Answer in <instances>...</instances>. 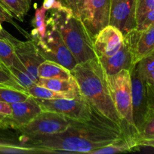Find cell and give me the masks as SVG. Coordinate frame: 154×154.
Returning a JSON list of instances; mask_svg holds the SVG:
<instances>
[{
    "mask_svg": "<svg viewBox=\"0 0 154 154\" xmlns=\"http://www.w3.org/2000/svg\"><path fill=\"white\" fill-rule=\"evenodd\" d=\"M68 120L66 130L23 140V145L36 148L39 153H90L123 136L129 126L125 122L118 124L93 108L89 120Z\"/></svg>",
    "mask_w": 154,
    "mask_h": 154,
    "instance_id": "1",
    "label": "cell"
},
{
    "mask_svg": "<svg viewBox=\"0 0 154 154\" xmlns=\"http://www.w3.org/2000/svg\"><path fill=\"white\" fill-rule=\"evenodd\" d=\"M71 74L78 83L81 96L93 109L118 124L123 123L111 99L107 75L97 57L78 63Z\"/></svg>",
    "mask_w": 154,
    "mask_h": 154,
    "instance_id": "2",
    "label": "cell"
},
{
    "mask_svg": "<svg viewBox=\"0 0 154 154\" xmlns=\"http://www.w3.org/2000/svg\"><path fill=\"white\" fill-rule=\"evenodd\" d=\"M48 11V25L58 31L78 63L97 57L93 49V38L81 19L64 5Z\"/></svg>",
    "mask_w": 154,
    "mask_h": 154,
    "instance_id": "3",
    "label": "cell"
},
{
    "mask_svg": "<svg viewBox=\"0 0 154 154\" xmlns=\"http://www.w3.org/2000/svg\"><path fill=\"white\" fill-rule=\"evenodd\" d=\"M107 81L111 99L120 118L123 122L135 127L132 117L130 71L123 69L115 75H107Z\"/></svg>",
    "mask_w": 154,
    "mask_h": 154,
    "instance_id": "4",
    "label": "cell"
},
{
    "mask_svg": "<svg viewBox=\"0 0 154 154\" xmlns=\"http://www.w3.org/2000/svg\"><path fill=\"white\" fill-rule=\"evenodd\" d=\"M38 51L45 60H51L72 70L78 64L76 59L54 27L48 26L45 35L33 38Z\"/></svg>",
    "mask_w": 154,
    "mask_h": 154,
    "instance_id": "5",
    "label": "cell"
},
{
    "mask_svg": "<svg viewBox=\"0 0 154 154\" xmlns=\"http://www.w3.org/2000/svg\"><path fill=\"white\" fill-rule=\"evenodd\" d=\"M69 126L68 118L52 111H42L32 120L20 126L17 130L21 133L23 140L42 135L59 133Z\"/></svg>",
    "mask_w": 154,
    "mask_h": 154,
    "instance_id": "6",
    "label": "cell"
},
{
    "mask_svg": "<svg viewBox=\"0 0 154 154\" xmlns=\"http://www.w3.org/2000/svg\"><path fill=\"white\" fill-rule=\"evenodd\" d=\"M35 99L42 111L57 113L71 120H89L93 111V108L81 96L72 99Z\"/></svg>",
    "mask_w": 154,
    "mask_h": 154,
    "instance_id": "7",
    "label": "cell"
},
{
    "mask_svg": "<svg viewBox=\"0 0 154 154\" xmlns=\"http://www.w3.org/2000/svg\"><path fill=\"white\" fill-rule=\"evenodd\" d=\"M111 0H89L81 20L92 38L101 29L109 25Z\"/></svg>",
    "mask_w": 154,
    "mask_h": 154,
    "instance_id": "8",
    "label": "cell"
},
{
    "mask_svg": "<svg viewBox=\"0 0 154 154\" xmlns=\"http://www.w3.org/2000/svg\"><path fill=\"white\" fill-rule=\"evenodd\" d=\"M109 25L125 35L136 29V0H111Z\"/></svg>",
    "mask_w": 154,
    "mask_h": 154,
    "instance_id": "9",
    "label": "cell"
},
{
    "mask_svg": "<svg viewBox=\"0 0 154 154\" xmlns=\"http://www.w3.org/2000/svg\"><path fill=\"white\" fill-rule=\"evenodd\" d=\"M132 79V105L134 124L138 132L141 130L150 108L147 96L146 83L138 75L135 66L130 69Z\"/></svg>",
    "mask_w": 154,
    "mask_h": 154,
    "instance_id": "10",
    "label": "cell"
},
{
    "mask_svg": "<svg viewBox=\"0 0 154 154\" xmlns=\"http://www.w3.org/2000/svg\"><path fill=\"white\" fill-rule=\"evenodd\" d=\"M10 38L13 42L17 57L25 68L27 75L37 84L38 81V69L39 65L45 60L38 51L34 41L21 42L11 35Z\"/></svg>",
    "mask_w": 154,
    "mask_h": 154,
    "instance_id": "11",
    "label": "cell"
},
{
    "mask_svg": "<svg viewBox=\"0 0 154 154\" xmlns=\"http://www.w3.org/2000/svg\"><path fill=\"white\" fill-rule=\"evenodd\" d=\"M124 35L117 27L108 25L93 38V49L97 58L111 57L123 45Z\"/></svg>",
    "mask_w": 154,
    "mask_h": 154,
    "instance_id": "12",
    "label": "cell"
},
{
    "mask_svg": "<svg viewBox=\"0 0 154 154\" xmlns=\"http://www.w3.org/2000/svg\"><path fill=\"white\" fill-rule=\"evenodd\" d=\"M132 54V65L154 51V24L143 31L133 29L124 35Z\"/></svg>",
    "mask_w": 154,
    "mask_h": 154,
    "instance_id": "13",
    "label": "cell"
},
{
    "mask_svg": "<svg viewBox=\"0 0 154 154\" xmlns=\"http://www.w3.org/2000/svg\"><path fill=\"white\" fill-rule=\"evenodd\" d=\"M12 114L10 115L12 129H17L32 120L42 111V108L34 97L29 96L22 102L11 104Z\"/></svg>",
    "mask_w": 154,
    "mask_h": 154,
    "instance_id": "14",
    "label": "cell"
},
{
    "mask_svg": "<svg viewBox=\"0 0 154 154\" xmlns=\"http://www.w3.org/2000/svg\"><path fill=\"white\" fill-rule=\"evenodd\" d=\"M107 75H113L121 70H130L132 67V58L130 48L124 38L123 45L118 51L111 57L98 58Z\"/></svg>",
    "mask_w": 154,
    "mask_h": 154,
    "instance_id": "15",
    "label": "cell"
},
{
    "mask_svg": "<svg viewBox=\"0 0 154 154\" xmlns=\"http://www.w3.org/2000/svg\"><path fill=\"white\" fill-rule=\"evenodd\" d=\"M138 132L136 128L132 126H127L125 133L118 139L115 140L111 144L100 147L96 150L92 151L91 154H110L117 153L129 152L138 148L135 135Z\"/></svg>",
    "mask_w": 154,
    "mask_h": 154,
    "instance_id": "16",
    "label": "cell"
},
{
    "mask_svg": "<svg viewBox=\"0 0 154 154\" xmlns=\"http://www.w3.org/2000/svg\"><path fill=\"white\" fill-rule=\"evenodd\" d=\"M0 65L5 70L7 68L14 66L26 74L25 68L17 57L10 35L5 31L0 34Z\"/></svg>",
    "mask_w": 154,
    "mask_h": 154,
    "instance_id": "17",
    "label": "cell"
},
{
    "mask_svg": "<svg viewBox=\"0 0 154 154\" xmlns=\"http://www.w3.org/2000/svg\"><path fill=\"white\" fill-rule=\"evenodd\" d=\"M37 84L56 92L73 93L81 95L79 87L76 80L72 77L69 79L62 78H38Z\"/></svg>",
    "mask_w": 154,
    "mask_h": 154,
    "instance_id": "18",
    "label": "cell"
},
{
    "mask_svg": "<svg viewBox=\"0 0 154 154\" xmlns=\"http://www.w3.org/2000/svg\"><path fill=\"white\" fill-rule=\"evenodd\" d=\"M38 78H72L71 71L62 65L51 60H45L38 69Z\"/></svg>",
    "mask_w": 154,
    "mask_h": 154,
    "instance_id": "19",
    "label": "cell"
},
{
    "mask_svg": "<svg viewBox=\"0 0 154 154\" xmlns=\"http://www.w3.org/2000/svg\"><path fill=\"white\" fill-rule=\"evenodd\" d=\"M30 96L41 99H72L81 95H75L73 93H65L56 92L37 84H33L26 90Z\"/></svg>",
    "mask_w": 154,
    "mask_h": 154,
    "instance_id": "20",
    "label": "cell"
},
{
    "mask_svg": "<svg viewBox=\"0 0 154 154\" xmlns=\"http://www.w3.org/2000/svg\"><path fill=\"white\" fill-rule=\"evenodd\" d=\"M138 75L149 84H154V51L135 65Z\"/></svg>",
    "mask_w": 154,
    "mask_h": 154,
    "instance_id": "21",
    "label": "cell"
},
{
    "mask_svg": "<svg viewBox=\"0 0 154 154\" xmlns=\"http://www.w3.org/2000/svg\"><path fill=\"white\" fill-rule=\"evenodd\" d=\"M31 0H0V5L8 11L13 17L23 20L28 13Z\"/></svg>",
    "mask_w": 154,
    "mask_h": 154,
    "instance_id": "22",
    "label": "cell"
},
{
    "mask_svg": "<svg viewBox=\"0 0 154 154\" xmlns=\"http://www.w3.org/2000/svg\"><path fill=\"white\" fill-rule=\"evenodd\" d=\"M47 12H48V10L43 6L36 9L34 20L32 21V26L34 29L32 30L31 32L32 39L45 35L48 28V22H47V20H48Z\"/></svg>",
    "mask_w": 154,
    "mask_h": 154,
    "instance_id": "23",
    "label": "cell"
},
{
    "mask_svg": "<svg viewBox=\"0 0 154 154\" xmlns=\"http://www.w3.org/2000/svg\"><path fill=\"white\" fill-rule=\"evenodd\" d=\"M29 94L25 91L14 87L0 85V101L9 104L22 102L29 97Z\"/></svg>",
    "mask_w": 154,
    "mask_h": 154,
    "instance_id": "24",
    "label": "cell"
},
{
    "mask_svg": "<svg viewBox=\"0 0 154 154\" xmlns=\"http://www.w3.org/2000/svg\"><path fill=\"white\" fill-rule=\"evenodd\" d=\"M5 70L10 74V75L13 78L14 81H15V83L19 86V87L23 91L26 92L27 89L29 87H30L33 84H35L31 79V78L29 77L25 72L19 70V69L14 67V66H11V67L7 68Z\"/></svg>",
    "mask_w": 154,
    "mask_h": 154,
    "instance_id": "25",
    "label": "cell"
},
{
    "mask_svg": "<svg viewBox=\"0 0 154 154\" xmlns=\"http://www.w3.org/2000/svg\"><path fill=\"white\" fill-rule=\"evenodd\" d=\"M0 153H39L37 149L29 146L17 145L5 139L0 138Z\"/></svg>",
    "mask_w": 154,
    "mask_h": 154,
    "instance_id": "26",
    "label": "cell"
},
{
    "mask_svg": "<svg viewBox=\"0 0 154 154\" xmlns=\"http://www.w3.org/2000/svg\"><path fill=\"white\" fill-rule=\"evenodd\" d=\"M65 7L68 8L75 16L81 19L84 11L89 0H60Z\"/></svg>",
    "mask_w": 154,
    "mask_h": 154,
    "instance_id": "27",
    "label": "cell"
},
{
    "mask_svg": "<svg viewBox=\"0 0 154 154\" xmlns=\"http://www.w3.org/2000/svg\"><path fill=\"white\" fill-rule=\"evenodd\" d=\"M138 135L141 137L154 138V111H149Z\"/></svg>",
    "mask_w": 154,
    "mask_h": 154,
    "instance_id": "28",
    "label": "cell"
},
{
    "mask_svg": "<svg viewBox=\"0 0 154 154\" xmlns=\"http://www.w3.org/2000/svg\"><path fill=\"white\" fill-rule=\"evenodd\" d=\"M154 9V0H136V22L147 12Z\"/></svg>",
    "mask_w": 154,
    "mask_h": 154,
    "instance_id": "29",
    "label": "cell"
},
{
    "mask_svg": "<svg viewBox=\"0 0 154 154\" xmlns=\"http://www.w3.org/2000/svg\"><path fill=\"white\" fill-rule=\"evenodd\" d=\"M154 24V9L144 14L138 21H137L136 29L138 31H143Z\"/></svg>",
    "mask_w": 154,
    "mask_h": 154,
    "instance_id": "30",
    "label": "cell"
},
{
    "mask_svg": "<svg viewBox=\"0 0 154 154\" xmlns=\"http://www.w3.org/2000/svg\"><path fill=\"white\" fill-rule=\"evenodd\" d=\"M0 85L8 86V87H14V88L17 89V90H22L20 88L19 86L15 83L10 74L2 68H0Z\"/></svg>",
    "mask_w": 154,
    "mask_h": 154,
    "instance_id": "31",
    "label": "cell"
},
{
    "mask_svg": "<svg viewBox=\"0 0 154 154\" xmlns=\"http://www.w3.org/2000/svg\"><path fill=\"white\" fill-rule=\"evenodd\" d=\"M135 141L137 146L139 147H150L154 148V138H147L141 137L138 135V132L135 135Z\"/></svg>",
    "mask_w": 154,
    "mask_h": 154,
    "instance_id": "32",
    "label": "cell"
},
{
    "mask_svg": "<svg viewBox=\"0 0 154 154\" xmlns=\"http://www.w3.org/2000/svg\"><path fill=\"white\" fill-rule=\"evenodd\" d=\"M146 87L149 108L150 110L154 111V84H149L146 83Z\"/></svg>",
    "mask_w": 154,
    "mask_h": 154,
    "instance_id": "33",
    "label": "cell"
},
{
    "mask_svg": "<svg viewBox=\"0 0 154 154\" xmlns=\"http://www.w3.org/2000/svg\"><path fill=\"white\" fill-rule=\"evenodd\" d=\"M13 16L0 5V22H8L14 24L13 23Z\"/></svg>",
    "mask_w": 154,
    "mask_h": 154,
    "instance_id": "34",
    "label": "cell"
},
{
    "mask_svg": "<svg viewBox=\"0 0 154 154\" xmlns=\"http://www.w3.org/2000/svg\"><path fill=\"white\" fill-rule=\"evenodd\" d=\"M12 129L10 116L0 114V129Z\"/></svg>",
    "mask_w": 154,
    "mask_h": 154,
    "instance_id": "35",
    "label": "cell"
},
{
    "mask_svg": "<svg viewBox=\"0 0 154 154\" xmlns=\"http://www.w3.org/2000/svg\"><path fill=\"white\" fill-rule=\"evenodd\" d=\"M11 114L12 109L11 107V104L0 101V114L10 116L11 115Z\"/></svg>",
    "mask_w": 154,
    "mask_h": 154,
    "instance_id": "36",
    "label": "cell"
},
{
    "mask_svg": "<svg viewBox=\"0 0 154 154\" xmlns=\"http://www.w3.org/2000/svg\"><path fill=\"white\" fill-rule=\"evenodd\" d=\"M3 31H4V30H3V28H2V26L1 22H0V34H2V33L3 32Z\"/></svg>",
    "mask_w": 154,
    "mask_h": 154,
    "instance_id": "37",
    "label": "cell"
},
{
    "mask_svg": "<svg viewBox=\"0 0 154 154\" xmlns=\"http://www.w3.org/2000/svg\"><path fill=\"white\" fill-rule=\"evenodd\" d=\"M0 68H2V67H1V65H0Z\"/></svg>",
    "mask_w": 154,
    "mask_h": 154,
    "instance_id": "38",
    "label": "cell"
}]
</instances>
